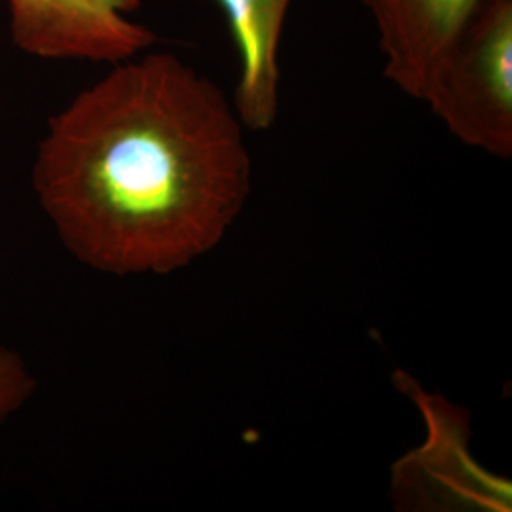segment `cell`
<instances>
[{
    "label": "cell",
    "mask_w": 512,
    "mask_h": 512,
    "mask_svg": "<svg viewBox=\"0 0 512 512\" xmlns=\"http://www.w3.org/2000/svg\"><path fill=\"white\" fill-rule=\"evenodd\" d=\"M239 55L234 109L243 128L266 131L279 112L281 38L293 0H215Z\"/></svg>",
    "instance_id": "6"
},
{
    "label": "cell",
    "mask_w": 512,
    "mask_h": 512,
    "mask_svg": "<svg viewBox=\"0 0 512 512\" xmlns=\"http://www.w3.org/2000/svg\"><path fill=\"white\" fill-rule=\"evenodd\" d=\"M467 147L512 156V0H480L421 97Z\"/></svg>",
    "instance_id": "2"
},
{
    "label": "cell",
    "mask_w": 512,
    "mask_h": 512,
    "mask_svg": "<svg viewBox=\"0 0 512 512\" xmlns=\"http://www.w3.org/2000/svg\"><path fill=\"white\" fill-rule=\"evenodd\" d=\"M480 0H361L384 55V76L421 101L442 57Z\"/></svg>",
    "instance_id": "4"
},
{
    "label": "cell",
    "mask_w": 512,
    "mask_h": 512,
    "mask_svg": "<svg viewBox=\"0 0 512 512\" xmlns=\"http://www.w3.org/2000/svg\"><path fill=\"white\" fill-rule=\"evenodd\" d=\"M37 382L16 351L0 346V423L27 403Z\"/></svg>",
    "instance_id": "7"
},
{
    "label": "cell",
    "mask_w": 512,
    "mask_h": 512,
    "mask_svg": "<svg viewBox=\"0 0 512 512\" xmlns=\"http://www.w3.org/2000/svg\"><path fill=\"white\" fill-rule=\"evenodd\" d=\"M408 393L418 399L431 431L421 450L397 463L395 484L416 478L421 488L431 480L429 494L439 503H471L482 511H511V484L488 476L469 454L467 418L463 420L459 410L439 397L423 395L414 382H408Z\"/></svg>",
    "instance_id": "5"
},
{
    "label": "cell",
    "mask_w": 512,
    "mask_h": 512,
    "mask_svg": "<svg viewBox=\"0 0 512 512\" xmlns=\"http://www.w3.org/2000/svg\"><path fill=\"white\" fill-rule=\"evenodd\" d=\"M21 52L52 61L120 63L158 38L131 14L143 0H6Z\"/></svg>",
    "instance_id": "3"
},
{
    "label": "cell",
    "mask_w": 512,
    "mask_h": 512,
    "mask_svg": "<svg viewBox=\"0 0 512 512\" xmlns=\"http://www.w3.org/2000/svg\"><path fill=\"white\" fill-rule=\"evenodd\" d=\"M251 177L234 103L179 55L141 52L48 120L33 190L84 266L167 275L219 245Z\"/></svg>",
    "instance_id": "1"
}]
</instances>
